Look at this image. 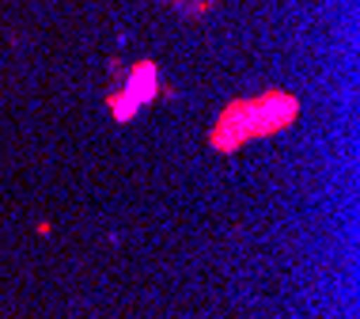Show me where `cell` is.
I'll return each instance as SVG.
<instances>
[{
	"mask_svg": "<svg viewBox=\"0 0 360 319\" xmlns=\"http://www.w3.org/2000/svg\"><path fill=\"white\" fill-rule=\"evenodd\" d=\"M296 114H300V103L288 92H266V95H255V99H236L224 106V114L212 122L209 144L217 152H236L247 141L288 130L296 122Z\"/></svg>",
	"mask_w": 360,
	"mask_h": 319,
	"instance_id": "cell-1",
	"label": "cell"
},
{
	"mask_svg": "<svg viewBox=\"0 0 360 319\" xmlns=\"http://www.w3.org/2000/svg\"><path fill=\"white\" fill-rule=\"evenodd\" d=\"M155 95H160V69H155L152 61H141V65L129 69L122 88H114L110 95H106V103H110V111H114L118 122H129L144 103L155 99Z\"/></svg>",
	"mask_w": 360,
	"mask_h": 319,
	"instance_id": "cell-2",
	"label": "cell"
},
{
	"mask_svg": "<svg viewBox=\"0 0 360 319\" xmlns=\"http://www.w3.org/2000/svg\"><path fill=\"white\" fill-rule=\"evenodd\" d=\"M167 4L174 8V12H182V15H190V19H198V15H205L217 0H167Z\"/></svg>",
	"mask_w": 360,
	"mask_h": 319,
	"instance_id": "cell-3",
	"label": "cell"
}]
</instances>
